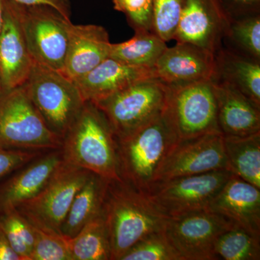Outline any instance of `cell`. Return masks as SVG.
<instances>
[{"label": "cell", "mask_w": 260, "mask_h": 260, "mask_svg": "<svg viewBox=\"0 0 260 260\" xmlns=\"http://www.w3.org/2000/svg\"><path fill=\"white\" fill-rule=\"evenodd\" d=\"M164 115L178 140L220 133L212 80L167 85Z\"/></svg>", "instance_id": "obj_6"}, {"label": "cell", "mask_w": 260, "mask_h": 260, "mask_svg": "<svg viewBox=\"0 0 260 260\" xmlns=\"http://www.w3.org/2000/svg\"><path fill=\"white\" fill-rule=\"evenodd\" d=\"M219 170L229 171L224 137L220 133H208L178 140L162 161L155 183Z\"/></svg>", "instance_id": "obj_12"}, {"label": "cell", "mask_w": 260, "mask_h": 260, "mask_svg": "<svg viewBox=\"0 0 260 260\" xmlns=\"http://www.w3.org/2000/svg\"><path fill=\"white\" fill-rule=\"evenodd\" d=\"M90 173L64 161L40 192L15 208L31 223L61 234L75 195Z\"/></svg>", "instance_id": "obj_9"}, {"label": "cell", "mask_w": 260, "mask_h": 260, "mask_svg": "<svg viewBox=\"0 0 260 260\" xmlns=\"http://www.w3.org/2000/svg\"><path fill=\"white\" fill-rule=\"evenodd\" d=\"M43 151L0 148V179L42 155Z\"/></svg>", "instance_id": "obj_33"}, {"label": "cell", "mask_w": 260, "mask_h": 260, "mask_svg": "<svg viewBox=\"0 0 260 260\" xmlns=\"http://www.w3.org/2000/svg\"><path fill=\"white\" fill-rule=\"evenodd\" d=\"M62 139L48 127L24 85L0 95V148L50 151Z\"/></svg>", "instance_id": "obj_5"}, {"label": "cell", "mask_w": 260, "mask_h": 260, "mask_svg": "<svg viewBox=\"0 0 260 260\" xmlns=\"http://www.w3.org/2000/svg\"><path fill=\"white\" fill-rule=\"evenodd\" d=\"M208 209L169 217L164 232L182 260H216L214 246L221 234L236 226Z\"/></svg>", "instance_id": "obj_10"}, {"label": "cell", "mask_w": 260, "mask_h": 260, "mask_svg": "<svg viewBox=\"0 0 260 260\" xmlns=\"http://www.w3.org/2000/svg\"><path fill=\"white\" fill-rule=\"evenodd\" d=\"M229 42V50L260 61V15L231 18L223 41Z\"/></svg>", "instance_id": "obj_26"}, {"label": "cell", "mask_w": 260, "mask_h": 260, "mask_svg": "<svg viewBox=\"0 0 260 260\" xmlns=\"http://www.w3.org/2000/svg\"><path fill=\"white\" fill-rule=\"evenodd\" d=\"M224 146L229 172L260 189V133L224 137Z\"/></svg>", "instance_id": "obj_23"}, {"label": "cell", "mask_w": 260, "mask_h": 260, "mask_svg": "<svg viewBox=\"0 0 260 260\" xmlns=\"http://www.w3.org/2000/svg\"><path fill=\"white\" fill-rule=\"evenodd\" d=\"M0 230L22 259L30 260L35 242L34 231L28 220L16 208L0 210Z\"/></svg>", "instance_id": "obj_28"}, {"label": "cell", "mask_w": 260, "mask_h": 260, "mask_svg": "<svg viewBox=\"0 0 260 260\" xmlns=\"http://www.w3.org/2000/svg\"><path fill=\"white\" fill-rule=\"evenodd\" d=\"M177 140L164 112L138 129L116 138L121 179L148 192Z\"/></svg>", "instance_id": "obj_3"}, {"label": "cell", "mask_w": 260, "mask_h": 260, "mask_svg": "<svg viewBox=\"0 0 260 260\" xmlns=\"http://www.w3.org/2000/svg\"><path fill=\"white\" fill-rule=\"evenodd\" d=\"M32 65L14 3L7 0L4 21L0 30V79L3 92L24 85Z\"/></svg>", "instance_id": "obj_15"}, {"label": "cell", "mask_w": 260, "mask_h": 260, "mask_svg": "<svg viewBox=\"0 0 260 260\" xmlns=\"http://www.w3.org/2000/svg\"><path fill=\"white\" fill-rule=\"evenodd\" d=\"M168 92L167 84L153 77L137 82L94 104L104 113L118 138L161 114L167 106Z\"/></svg>", "instance_id": "obj_7"}, {"label": "cell", "mask_w": 260, "mask_h": 260, "mask_svg": "<svg viewBox=\"0 0 260 260\" xmlns=\"http://www.w3.org/2000/svg\"><path fill=\"white\" fill-rule=\"evenodd\" d=\"M64 162L60 149L50 150L0 186V210L17 208L47 185Z\"/></svg>", "instance_id": "obj_20"}, {"label": "cell", "mask_w": 260, "mask_h": 260, "mask_svg": "<svg viewBox=\"0 0 260 260\" xmlns=\"http://www.w3.org/2000/svg\"><path fill=\"white\" fill-rule=\"evenodd\" d=\"M109 181L90 173L75 195L61 225V234L65 238L75 237L89 222L102 215Z\"/></svg>", "instance_id": "obj_22"}, {"label": "cell", "mask_w": 260, "mask_h": 260, "mask_svg": "<svg viewBox=\"0 0 260 260\" xmlns=\"http://www.w3.org/2000/svg\"><path fill=\"white\" fill-rule=\"evenodd\" d=\"M212 80L229 84L260 107V61L222 47L215 54Z\"/></svg>", "instance_id": "obj_21"}, {"label": "cell", "mask_w": 260, "mask_h": 260, "mask_svg": "<svg viewBox=\"0 0 260 260\" xmlns=\"http://www.w3.org/2000/svg\"><path fill=\"white\" fill-rule=\"evenodd\" d=\"M71 260H111V249L103 214L68 239Z\"/></svg>", "instance_id": "obj_25"}, {"label": "cell", "mask_w": 260, "mask_h": 260, "mask_svg": "<svg viewBox=\"0 0 260 260\" xmlns=\"http://www.w3.org/2000/svg\"><path fill=\"white\" fill-rule=\"evenodd\" d=\"M213 82L221 134L246 137L260 133V107L229 84Z\"/></svg>", "instance_id": "obj_19"}, {"label": "cell", "mask_w": 260, "mask_h": 260, "mask_svg": "<svg viewBox=\"0 0 260 260\" xmlns=\"http://www.w3.org/2000/svg\"><path fill=\"white\" fill-rule=\"evenodd\" d=\"M23 85L48 127L63 140L86 102L76 84L61 72L32 61Z\"/></svg>", "instance_id": "obj_4"}, {"label": "cell", "mask_w": 260, "mask_h": 260, "mask_svg": "<svg viewBox=\"0 0 260 260\" xmlns=\"http://www.w3.org/2000/svg\"><path fill=\"white\" fill-rule=\"evenodd\" d=\"M167 43L153 31L135 30L129 40L111 45L109 57L126 64L153 68L167 48Z\"/></svg>", "instance_id": "obj_24"}, {"label": "cell", "mask_w": 260, "mask_h": 260, "mask_svg": "<svg viewBox=\"0 0 260 260\" xmlns=\"http://www.w3.org/2000/svg\"><path fill=\"white\" fill-rule=\"evenodd\" d=\"M207 209L260 237V189L233 174Z\"/></svg>", "instance_id": "obj_17"}, {"label": "cell", "mask_w": 260, "mask_h": 260, "mask_svg": "<svg viewBox=\"0 0 260 260\" xmlns=\"http://www.w3.org/2000/svg\"><path fill=\"white\" fill-rule=\"evenodd\" d=\"M111 45L102 25L72 23L63 74L73 81L80 79L109 57Z\"/></svg>", "instance_id": "obj_16"}, {"label": "cell", "mask_w": 260, "mask_h": 260, "mask_svg": "<svg viewBox=\"0 0 260 260\" xmlns=\"http://www.w3.org/2000/svg\"><path fill=\"white\" fill-rule=\"evenodd\" d=\"M214 254L218 260H259L260 237L236 225L220 236Z\"/></svg>", "instance_id": "obj_27"}, {"label": "cell", "mask_w": 260, "mask_h": 260, "mask_svg": "<svg viewBox=\"0 0 260 260\" xmlns=\"http://www.w3.org/2000/svg\"><path fill=\"white\" fill-rule=\"evenodd\" d=\"M14 4L32 61L62 73L71 20L51 7Z\"/></svg>", "instance_id": "obj_8"}, {"label": "cell", "mask_w": 260, "mask_h": 260, "mask_svg": "<svg viewBox=\"0 0 260 260\" xmlns=\"http://www.w3.org/2000/svg\"><path fill=\"white\" fill-rule=\"evenodd\" d=\"M18 5L34 6V5H44L57 10L63 16L71 20L72 5L71 0H13Z\"/></svg>", "instance_id": "obj_35"}, {"label": "cell", "mask_w": 260, "mask_h": 260, "mask_svg": "<svg viewBox=\"0 0 260 260\" xmlns=\"http://www.w3.org/2000/svg\"><path fill=\"white\" fill-rule=\"evenodd\" d=\"M154 0H113L114 10L125 15L135 30H152Z\"/></svg>", "instance_id": "obj_32"}, {"label": "cell", "mask_w": 260, "mask_h": 260, "mask_svg": "<svg viewBox=\"0 0 260 260\" xmlns=\"http://www.w3.org/2000/svg\"><path fill=\"white\" fill-rule=\"evenodd\" d=\"M233 175L228 170L158 181L150 187L149 198L168 217L207 209Z\"/></svg>", "instance_id": "obj_11"}, {"label": "cell", "mask_w": 260, "mask_h": 260, "mask_svg": "<svg viewBox=\"0 0 260 260\" xmlns=\"http://www.w3.org/2000/svg\"><path fill=\"white\" fill-rule=\"evenodd\" d=\"M29 223L35 239L30 260H71L67 238L59 233Z\"/></svg>", "instance_id": "obj_29"}, {"label": "cell", "mask_w": 260, "mask_h": 260, "mask_svg": "<svg viewBox=\"0 0 260 260\" xmlns=\"http://www.w3.org/2000/svg\"><path fill=\"white\" fill-rule=\"evenodd\" d=\"M229 20L220 0H184L174 39L215 54L223 47Z\"/></svg>", "instance_id": "obj_13"}, {"label": "cell", "mask_w": 260, "mask_h": 260, "mask_svg": "<svg viewBox=\"0 0 260 260\" xmlns=\"http://www.w3.org/2000/svg\"><path fill=\"white\" fill-rule=\"evenodd\" d=\"M184 0H154L152 30L166 43L174 39Z\"/></svg>", "instance_id": "obj_31"}, {"label": "cell", "mask_w": 260, "mask_h": 260, "mask_svg": "<svg viewBox=\"0 0 260 260\" xmlns=\"http://www.w3.org/2000/svg\"><path fill=\"white\" fill-rule=\"evenodd\" d=\"M153 77L156 78L153 68L135 66L108 57L74 82L84 100L94 104L137 82Z\"/></svg>", "instance_id": "obj_18"}, {"label": "cell", "mask_w": 260, "mask_h": 260, "mask_svg": "<svg viewBox=\"0 0 260 260\" xmlns=\"http://www.w3.org/2000/svg\"><path fill=\"white\" fill-rule=\"evenodd\" d=\"M121 260H182L162 230L152 233L137 243Z\"/></svg>", "instance_id": "obj_30"}, {"label": "cell", "mask_w": 260, "mask_h": 260, "mask_svg": "<svg viewBox=\"0 0 260 260\" xmlns=\"http://www.w3.org/2000/svg\"><path fill=\"white\" fill-rule=\"evenodd\" d=\"M102 214L110 244L111 260H121L137 243L162 230L169 218L145 191L122 179L109 181Z\"/></svg>", "instance_id": "obj_1"}, {"label": "cell", "mask_w": 260, "mask_h": 260, "mask_svg": "<svg viewBox=\"0 0 260 260\" xmlns=\"http://www.w3.org/2000/svg\"><path fill=\"white\" fill-rule=\"evenodd\" d=\"M0 260H23L10 246L5 234L0 230Z\"/></svg>", "instance_id": "obj_36"}, {"label": "cell", "mask_w": 260, "mask_h": 260, "mask_svg": "<svg viewBox=\"0 0 260 260\" xmlns=\"http://www.w3.org/2000/svg\"><path fill=\"white\" fill-rule=\"evenodd\" d=\"M229 19L259 14L260 0H220Z\"/></svg>", "instance_id": "obj_34"}, {"label": "cell", "mask_w": 260, "mask_h": 260, "mask_svg": "<svg viewBox=\"0 0 260 260\" xmlns=\"http://www.w3.org/2000/svg\"><path fill=\"white\" fill-rule=\"evenodd\" d=\"M64 161L105 178L121 180L116 135L100 109L86 102L62 140Z\"/></svg>", "instance_id": "obj_2"}, {"label": "cell", "mask_w": 260, "mask_h": 260, "mask_svg": "<svg viewBox=\"0 0 260 260\" xmlns=\"http://www.w3.org/2000/svg\"><path fill=\"white\" fill-rule=\"evenodd\" d=\"M3 93V85H2L1 79H0V95Z\"/></svg>", "instance_id": "obj_38"}, {"label": "cell", "mask_w": 260, "mask_h": 260, "mask_svg": "<svg viewBox=\"0 0 260 260\" xmlns=\"http://www.w3.org/2000/svg\"><path fill=\"white\" fill-rule=\"evenodd\" d=\"M155 77L167 85L212 80L215 73V54L188 43L167 47L153 68Z\"/></svg>", "instance_id": "obj_14"}, {"label": "cell", "mask_w": 260, "mask_h": 260, "mask_svg": "<svg viewBox=\"0 0 260 260\" xmlns=\"http://www.w3.org/2000/svg\"><path fill=\"white\" fill-rule=\"evenodd\" d=\"M7 0H0V30L3 27V21H4V15L5 5Z\"/></svg>", "instance_id": "obj_37"}]
</instances>
